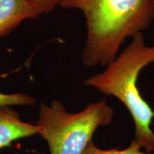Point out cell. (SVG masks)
<instances>
[{
	"mask_svg": "<svg viewBox=\"0 0 154 154\" xmlns=\"http://www.w3.org/2000/svg\"><path fill=\"white\" fill-rule=\"evenodd\" d=\"M36 125L25 122L11 106H0V150L8 147L15 140L38 134Z\"/></svg>",
	"mask_w": 154,
	"mask_h": 154,
	"instance_id": "obj_5",
	"label": "cell"
},
{
	"mask_svg": "<svg viewBox=\"0 0 154 154\" xmlns=\"http://www.w3.org/2000/svg\"><path fill=\"white\" fill-rule=\"evenodd\" d=\"M42 14L31 0H0V37H5L26 19Z\"/></svg>",
	"mask_w": 154,
	"mask_h": 154,
	"instance_id": "obj_4",
	"label": "cell"
},
{
	"mask_svg": "<svg viewBox=\"0 0 154 154\" xmlns=\"http://www.w3.org/2000/svg\"><path fill=\"white\" fill-rule=\"evenodd\" d=\"M35 4L42 14L49 13L54 11L56 7L58 6L59 0H31Z\"/></svg>",
	"mask_w": 154,
	"mask_h": 154,
	"instance_id": "obj_8",
	"label": "cell"
},
{
	"mask_svg": "<svg viewBox=\"0 0 154 154\" xmlns=\"http://www.w3.org/2000/svg\"><path fill=\"white\" fill-rule=\"evenodd\" d=\"M58 6L84 14L87 34L82 61L87 66H108L127 38L154 21V0H59Z\"/></svg>",
	"mask_w": 154,
	"mask_h": 154,
	"instance_id": "obj_1",
	"label": "cell"
},
{
	"mask_svg": "<svg viewBox=\"0 0 154 154\" xmlns=\"http://www.w3.org/2000/svg\"><path fill=\"white\" fill-rule=\"evenodd\" d=\"M114 111L106 99L88 103L79 112L66 110L59 100L42 103L36 125L50 154H83L99 127L112 122Z\"/></svg>",
	"mask_w": 154,
	"mask_h": 154,
	"instance_id": "obj_3",
	"label": "cell"
},
{
	"mask_svg": "<svg viewBox=\"0 0 154 154\" xmlns=\"http://www.w3.org/2000/svg\"><path fill=\"white\" fill-rule=\"evenodd\" d=\"M36 103L33 96L24 93L5 94L0 92V106H34Z\"/></svg>",
	"mask_w": 154,
	"mask_h": 154,
	"instance_id": "obj_6",
	"label": "cell"
},
{
	"mask_svg": "<svg viewBox=\"0 0 154 154\" xmlns=\"http://www.w3.org/2000/svg\"><path fill=\"white\" fill-rule=\"evenodd\" d=\"M131 38L103 72L86 79L84 84L105 96L118 99L128 109L134 122V137L129 146L154 152V133L151 127L154 111L138 87L140 73L154 63V46L146 45L143 32Z\"/></svg>",
	"mask_w": 154,
	"mask_h": 154,
	"instance_id": "obj_2",
	"label": "cell"
},
{
	"mask_svg": "<svg viewBox=\"0 0 154 154\" xmlns=\"http://www.w3.org/2000/svg\"><path fill=\"white\" fill-rule=\"evenodd\" d=\"M83 154H154V152H144L131 146H128L124 149H119L116 148H113L111 149H102L97 147L94 143L93 140H91L86 146Z\"/></svg>",
	"mask_w": 154,
	"mask_h": 154,
	"instance_id": "obj_7",
	"label": "cell"
}]
</instances>
